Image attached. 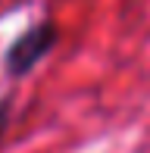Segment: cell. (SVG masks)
I'll use <instances>...</instances> for the list:
<instances>
[{"label":"cell","mask_w":150,"mask_h":153,"mask_svg":"<svg viewBox=\"0 0 150 153\" xmlns=\"http://www.w3.org/2000/svg\"><path fill=\"white\" fill-rule=\"evenodd\" d=\"M56 41H59V28H56L53 19H38V22H31L28 28H22L10 41V47H6V53H3V69L13 75V78L28 75L31 69L56 47Z\"/></svg>","instance_id":"cell-1"},{"label":"cell","mask_w":150,"mask_h":153,"mask_svg":"<svg viewBox=\"0 0 150 153\" xmlns=\"http://www.w3.org/2000/svg\"><path fill=\"white\" fill-rule=\"evenodd\" d=\"M6 125H10V103L0 100V134L6 131Z\"/></svg>","instance_id":"cell-2"}]
</instances>
